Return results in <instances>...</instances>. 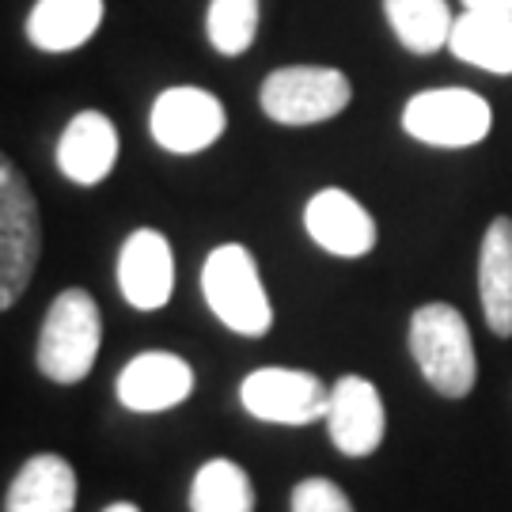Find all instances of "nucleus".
Returning <instances> with one entry per match:
<instances>
[{
    "mask_svg": "<svg viewBox=\"0 0 512 512\" xmlns=\"http://www.w3.org/2000/svg\"><path fill=\"white\" fill-rule=\"evenodd\" d=\"M190 512H255L247 471L232 459H209L190 482Z\"/></svg>",
    "mask_w": 512,
    "mask_h": 512,
    "instance_id": "obj_19",
    "label": "nucleus"
},
{
    "mask_svg": "<svg viewBox=\"0 0 512 512\" xmlns=\"http://www.w3.org/2000/svg\"><path fill=\"white\" fill-rule=\"evenodd\" d=\"M103 342L99 304L88 289H65L38 330V372L54 384H80L95 368Z\"/></svg>",
    "mask_w": 512,
    "mask_h": 512,
    "instance_id": "obj_2",
    "label": "nucleus"
},
{
    "mask_svg": "<svg viewBox=\"0 0 512 512\" xmlns=\"http://www.w3.org/2000/svg\"><path fill=\"white\" fill-rule=\"evenodd\" d=\"M118 160V129L99 110H80L57 141V167L76 186L103 183Z\"/></svg>",
    "mask_w": 512,
    "mask_h": 512,
    "instance_id": "obj_13",
    "label": "nucleus"
},
{
    "mask_svg": "<svg viewBox=\"0 0 512 512\" xmlns=\"http://www.w3.org/2000/svg\"><path fill=\"white\" fill-rule=\"evenodd\" d=\"M353 99V84L346 73L327 69V65H289L274 69L262 80L258 103L266 110V118H274L281 126H315L330 122L334 114H342Z\"/></svg>",
    "mask_w": 512,
    "mask_h": 512,
    "instance_id": "obj_5",
    "label": "nucleus"
},
{
    "mask_svg": "<svg viewBox=\"0 0 512 512\" xmlns=\"http://www.w3.org/2000/svg\"><path fill=\"white\" fill-rule=\"evenodd\" d=\"M42 255V224L27 179L0 160V308L8 311L31 285Z\"/></svg>",
    "mask_w": 512,
    "mask_h": 512,
    "instance_id": "obj_4",
    "label": "nucleus"
},
{
    "mask_svg": "<svg viewBox=\"0 0 512 512\" xmlns=\"http://www.w3.org/2000/svg\"><path fill=\"white\" fill-rule=\"evenodd\" d=\"M202 293L220 323L243 338H262L274 327V308L258 277V262L243 243L213 247L202 266Z\"/></svg>",
    "mask_w": 512,
    "mask_h": 512,
    "instance_id": "obj_3",
    "label": "nucleus"
},
{
    "mask_svg": "<svg viewBox=\"0 0 512 512\" xmlns=\"http://www.w3.org/2000/svg\"><path fill=\"white\" fill-rule=\"evenodd\" d=\"M478 300L486 327L512 338V220L497 217L478 251Z\"/></svg>",
    "mask_w": 512,
    "mask_h": 512,
    "instance_id": "obj_15",
    "label": "nucleus"
},
{
    "mask_svg": "<svg viewBox=\"0 0 512 512\" xmlns=\"http://www.w3.org/2000/svg\"><path fill=\"white\" fill-rule=\"evenodd\" d=\"M327 433L330 444L342 456H372L387 433V410L376 384H368L365 376H342L330 387L327 403Z\"/></svg>",
    "mask_w": 512,
    "mask_h": 512,
    "instance_id": "obj_9",
    "label": "nucleus"
},
{
    "mask_svg": "<svg viewBox=\"0 0 512 512\" xmlns=\"http://www.w3.org/2000/svg\"><path fill=\"white\" fill-rule=\"evenodd\" d=\"M410 353L418 361L425 384L440 391L444 399L471 395L478 380L475 338L467 319L452 304H421L410 319Z\"/></svg>",
    "mask_w": 512,
    "mask_h": 512,
    "instance_id": "obj_1",
    "label": "nucleus"
},
{
    "mask_svg": "<svg viewBox=\"0 0 512 512\" xmlns=\"http://www.w3.org/2000/svg\"><path fill=\"white\" fill-rule=\"evenodd\" d=\"M467 12H486V16L512 19V0H463Z\"/></svg>",
    "mask_w": 512,
    "mask_h": 512,
    "instance_id": "obj_22",
    "label": "nucleus"
},
{
    "mask_svg": "<svg viewBox=\"0 0 512 512\" xmlns=\"http://www.w3.org/2000/svg\"><path fill=\"white\" fill-rule=\"evenodd\" d=\"M152 137L156 145L179 156H194L217 141L224 133V107L205 88H167L152 103Z\"/></svg>",
    "mask_w": 512,
    "mask_h": 512,
    "instance_id": "obj_8",
    "label": "nucleus"
},
{
    "mask_svg": "<svg viewBox=\"0 0 512 512\" xmlns=\"http://www.w3.org/2000/svg\"><path fill=\"white\" fill-rule=\"evenodd\" d=\"M205 35H209L217 54H247L258 35V0H209Z\"/></svg>",
    "mask_w": 512,
    "mask_h": 512,
    "instance_id": "obj_20",
    "label": "nucleus"
},
{
    "mask_svg": "<svg viewBox=\"0 0 512 512\" xmlns=\"http://www.w3.org/2000/svg\"><path fill=\"white\" fill-rule=\"evenodd\" d=\"M494 110L471 88H429L403 107V129L433 148H471L486 141Z\"/></svg>",
    "mask_w": 512,
    "mask_h": 512,
    "instance_id": "obj_6",
    "label": "nucleus"
},
{
    "mask_svg": "<svg viewBox=\"0 0 512 512\" xmlns=\"http://www.w3.org/2000/svg\"><path fill=\"white\" fill-rule=\"evenodd\" d=\"M304 228L308 236L338 258H361L376 247V220L353 194L327 186L319 190L304 209Z\"/></svg>",
    "mask_w": 512,
    "mask_h": 512,
    "instance_id": "obj_12",
    "label": "nucleus"
},
{
    "mask_svg": "<svg viewBox=\"0 0 512 512\" xmlns=\"http://www.w3.org/2000/svg\"><path fill=\"white\" fill-rule=\"evenodd\" d=\"M118 289L137 311L164 308L175 293V251L164 232L137 228L118 251Z\"/></svg>",
    "mask_w": 512,
    "mask_h": 512,
    "instance_id": "obj_10",
    "label": "nucleus"
},
{
    "mask_svg": "<svg viewBox=\"0 0 512 512\" xmlns=\"http://www.w3.org/2000/svg\"><path fill=\"white\" fill-rule=\"evenodd\" d=\"M293 512H353V501L342 494L338 482L330 478H304L296 482L293 497H289Z\"/></svg>",
    "mask_w": 512,
    "mask_h": 512,
    "instance_id": "obj_21",
    "label": "nucleus"
},
{
    "mask_svg": "<svg viewBox=\"0 0 512 512\" xmlns=\"http://www.w3.org/2000/svg\"><path fill=\"white\" fill-rule=\"evenodd\" d=\"M103 23V0H35L27 16L31 46L46 54L80 50Z\"/></svg>",
    "mask_w": 512,
    "mask_h": 512,
    "instance_id": "obj_16",
    "label": "nucleus"
},
{
    "mask_svg": "<svg viewBox=\"0 0 512 512\" xmlns=\"http://www.w3.org/2000/svg\"><path fill=\"white\" fill-rule=\"evenodd\" d=\"M448 50L486 73L512 76V19L486 16V12H467L456 19Z\"/></svg>",
    "mask_w": 512,
    "mask_h": 512,
    "instance_id": "obj_17",
    "label": "nucleus"
},
{
    "mask_svg": "<svg viewBox=\"0 0 512 512\" xmlns=\"http://www.w3.org/2000/svg\"><path fill=\"white\" fill-rule=\"evenodd\" d=\"M103 512H141V509H137L133 501H114V505H107Z\"/></svg>",
    "mask_w": 512,
    "mask_h": 512,
    "instance_id": "obj_23",
    "label": "nucleus"
},
{
    "mask_svg": "<svg viewBox=\"0 0 512 512\" xmlns=\"http://www.w3.org/2000/svg\"><path fill=\"white\" fill-rule=\"evenodd\" d=\"M118 403L133 414H160L190 399L194 391V368L186 365L179 353H137L122 372H118Z\"/></svg>",
    "mask_w": 512,
    "mask_h": 512,
    "instance_id": "obj_11",
    "label": "nucleus"
},
{
    "mask_svg": "<svg viewBox=\"0 0 512 512\" xmlns=\"http://www.w3.org/2000/svg\"><path fill=\"white\" fill-rule=\"evenodd\" d=\"M239 403L251 418L270 425H311L327 418L330 387L300 368H258L239 387Z\"/></svg>",
    "mask_w": 512,
    "mask_h": 512,
    "instance_id": "obj_7",
    "label": "nucleus"
},
{
    "mask_svg": "<svg viewBox=\"0 0 512 512\" xmlns=\"http://www.w3.org/2000/svg\"><path fill=\"white\" fill-rule=\"evenodd\" d=\"M384 12L395 38L414 54H433L448 46L456 27L448 0H384Z\"/></svg>",
    "mask_w": 512,
    "mask_h": 512,
    "instance_id": "obj_18",
    "label": "nucleus"
},
{
    "mask_svg": "<svg viewBox=\"0 0 512 512\" xmlns=\"http://www.w3.org/2000/svg\"><path fill=\"white\" fill-rule=\"evenodd\" d=\"M76 471L69 459L38 452L16 471L4 494V512H73Z\"/></svg>",
    "mask_w": 512,
    "mask_h": 512,
    "instance_id": "obj_14",
    "label": "nucleus"
}]
</instances>
